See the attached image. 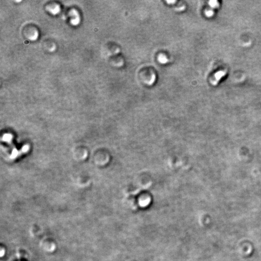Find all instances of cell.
Returning <instances> with one entry per match:
<instances>
[{
  "mask_svg": "<svg viewBox=\"0 0 261 261\" xmlns=\"http://www.w3.org/2000/svg\"><path fill=\"white\" fill-rule=\"evenodd\" d=\"M69 15L71 18L70 21L71 24L74 26H77L79 24L80 22V16L76 10H72L69 13Z\"/></svg>",
  "mask_w": 261,
  "mask_h": 261,
  "instance_id": "obj_1",
  "label": "cell"
},
{
  "mask_svg": "<svg viewBox=\"0 0 261 261\" xmlns=\"http://www.w3.org/2000/svg\"><path fill=\"white\" fill-rule=\"evenodd\" d=\"M46 10L51 14L52 15H56L58 14L61 11V7L58 4H53L47 6Z\"/></svg>",
  "mask_w": 261,
  "mask_h": 261,
  "instance_id": "obj_2",
  "label": "cell"
},
{
  "mask_svg": "<svg viewBox=\"0 0 261 261\" xmlns=\"http://www.w3.org/2000/svg\"><path fill=\"white\" fill-rule=\"evenodd\" d=\"M159 61H160V63L162 64H165L167 63L168 60L167 57L164 55H160L159 57Z\"/></svg>",
  "mask_w": 261,
  "mask_h": 261,
  "instance_id": "obj_3",
  "label": "cell"
},
{
  "mask_svg": "<svg viewBox=\"0 0 261 261\" xmlns=\"http://www.w3.org/2000/svg\"><path fill=\"white\" fill-rule=\"evenodd\" d=\"M210 5L212 7L215 6H217V1H210Z\"/></svg>",
  "mask_w": 261,
  "mask_h": 261,
  "instance_id": "obj_4",
  "label": "cell"
},
{
  "mask_svg": "<svg viewBox=\"0 0 261 261\" xmlns=\"http://www.w3.org/2000/svg\"><path fill=\"white\" fill-rule=\"evenodd\" d=\"M168 4H172V3H175L176 1H167Z\"/></svg>",
  "mask_w": 261,
  "mask_h": 261,
  "instance_id": "obj_5",
  "label": "cell"
},
{
  "mask_svg": "<svg viewBox=\"0 0 261 261\" xmlns=\"http://www.w3.org/2000/svg\"><path fill=\"white\" fill-rule=\"evenodd\" d=\"M4 250H1V256H3L4 255Z\"/></svg>",
  "mask_w": 261,
  "mask_h": 261,
  "instance_id": "obj_6",
  "label": "cell"
}]
</instances>
